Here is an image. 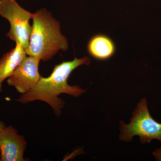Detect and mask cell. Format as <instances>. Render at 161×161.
Wrapping results in <instances>:
<instances>
[{"label":"cell","mask_w":161,"mask_h":161,"mask_svg":"<svg viewBox=\"0 0 161 161\" xmlns=\"http://www.w3.org/2000/svg\"><path fill=\"white\" fill-rule=\"evenodd\" d=\"M91 59L87 57L70 61H64L55 65L52 74L47 78L41 77L37 84L29 92L20 95L17 101L26 103L34 101L40 100L49 105L55 114L59 116L65 102L58 96L61 94L78 97L86 90L78 86H70L68 83L69 75L77 67L86 64L89 65Z\"/></svg>","instance_id":"obj_1"},{"label":"cell","mask_w":161,"mask_h":161,"mask_svg":"<svg viewBox=\"0 0 161 161\" xmlns=\"http://www.w3.org/2000/svg\"><path fill=\"white\" fill-rule=\"evenodd\" d=\"M26 55L43 61L51 59L60 51L68 48L66 38L61 33L60 23L45 8L35 13Z\"/></svg>","instance_id":"obj_2"},{"label":"cell","mask_w":161,"mask_h":161,"mask_svg":"<svg viewBox=\"0 0 161 161\" xmlns=\"http://www.w3.org/2000/svg\"><path fill=\"white\" fill-rule=\"evenodd\" d=\"M119 130V137L123 142H131L137 136L142 144L150 143L153 139L161 142V124L156 121L150 115L146 98H142L137 103L130 123L120 121Z\"/></svg>","instance_id":"obj_3"},{"label":"cell","mask_w":161,"mask_h":161,"mask_svg":"<svg viewBox=\"0 0 161 161\" xmlns=\"http://www.w3.org/2000/svg\"><path fill=\"white\" fill-rule=\"evenodd\" d=\"M0 16L10 24V30L6 36L19 43L26 51L32 31L30 20L32 19L33 13L23 9L16 0H0Z\"/></svg>","instance_id":"obj_4"},{"label":"cell","mask_w":161,"mask_h":161,"mask_svg":"<svg viewBox=\"0 0 161 161\" xmlns=\"http://www.w3.org/2000/svg\"><path fill=\"white\" fill-rule=\"evenodd\" d=\"M40 61L39 58L26 56L8 78V85L14 87L17 92L22 94L29 92L41 78L39 72Z\"/></svg>","instance_id":"obj_5"},{"label":"cell","mask_w":161,"mask_h":161,"mask_svg":"<svg viewBox=\"0 0 161 161\" xmlns=\"http://www.w3.org/2000/svg\"><path fill=\"white\" fill-rule=\"evenodd\" d=\"M26 146L24 136L12 127L5 126L0 130V161H25L23 154Z\"/></svg>","instance_id":"obj_6"},{"label":"cell","mask_w":161,"mask_h":161,"mask_svg":"<svg viewBox=\"0 0 161 161\" xmlns=\"http://www.w3.org/2000/svg\"><path fill=\"white\" fill-rule=\"evenodd\" d=\"M25 49L19 43H16L14 48L3 55L0 59V92L2 84L9 78L26 57Z\"/></svg>","instance_id":"obj_7"},{"label":"cell","mask_w":161,"mask_h":161,"mask_svg":"<svg viewBox=\"0 0 161 161\" xmlns=\"http://www.w3.org/2000/svg\"><path fill=\"white\" fill-rule=\"evenodd\" d=\"M87 50L92 57L98 60L109 59L115 52V43L112 39L103 34L92 37L87 44Z\"/></svg>","instance_id":"obj_8"},{"label":"cell","mask_w":161,"mask_h":161,"mask_svg":"<svg viewBox=\"0 0 161 161\" xmlns=\"http://www.w3.org/2000/svg\"><path fill=\"white\" fill-rule=\"evenodd\" d=\"M153 156L157 161H161V147L153 153Z\"/></svg>","instance_id":"obj_9"},{"label":"cell","mask_w":161,"mask_h":161,"mask_svg":"<svg viewBox=\"0 0 161 161\" xmlns=\"http://www.w3.org/2000/svg\"><path fill=\"white\" fill-rule=\"evenodd\" d=\"M5 126V125H4V124H3V123L0 122V130H2V129Z\"/></svg>","instance_id":"obj_10"}]
</instances>
